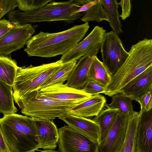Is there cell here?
<instances>
[{
    "label": "cell",
    "instance_id": "cell-1",
    "mask_svg": "<svg viewBox=\"0 0 152 152\" xmlns=\"http://www.w3.org/2000/svg\"><path fill=\"white\" fill-rule=\"evenodd\" d=\"M89 27L87 22L57 33L40 32L27 41L24 51L29 56L50 58L64 55L83 39Z\"/></svg>",
    "mask_w": 152,
    "mask_h": 152
},
{
    "label": "cell",
    "instance_id": "cell-2",
    "mask_svg": "<svg viewBox=\"0 0 152 152\" xmlns=\"http://www.w3.org/2000/svg\"><path fill=\"white\" fill-rule=\"evenodd\" d=\"M125 61L112 76L103 94L109 96L121 93L130 81L152 66V39L145 38L133 45Z\"/></svg>",
    "mask_w": 152,
    "mask_h": 152
},
{
    "label": "cell",
    "instance_id": "cell-3",
    "mask_svg": "<svg viewBox=\"0 0 152 152\" xmlns=\"http://www.w3.org/2000/svg\"><path fill=\"white\" fill-rule=\"evenodd\" d=\"M9 152L37 151L38 140L35 120L27 115L12 113L0 118Z\"/></svg>",
    "mask_w": 152,
    "mask_h": 152
},
{
    "label": "cell",
    "instance_id": "cell-4",
    "mask_svg": "<svg viewBox=\"0 0 152 152\" xmlns=\"http://www.w3.org/2000/svg\"><path fill=\"white\" fill-rule=\"evenodd\" d=\"M93 0H69L52 2L38 9L26 12L20 10L9 12V20L18 25L41 22L64 20L72 22L80 18L86 12L72 15L84 4Z\"/></svg>",
    "mask_w": 152,
    "mask_h": 152
},
{
    "label": "cell",
    "instance_id": "cell-5",
    "mask_svg": "<svg viewBox=\"0 0 152 152\" xmlns=\"http://www.w3.org/2000/svg\"><path fill=\"white\" fill-rule=\"evenodd\" d=\"M14 100L22 114L41 120L53 121L68 114L71 108L76 104L54 100L42 95L39 90L27 93Z\"/></svg>",
    "mask_w": 152,
    "mask_h": 152
},
{
    "label": "cell",
    "instance_id": "cell-6",
    "mask_svg": "<svg viewBox=\"0 0 152 152\" xmlns=\"http://www.w3.org/2000/svg\"><path fill=\"white\" fill-rule=\"evenodd\" d=\"M63 63L60 59L56 62L37 66L18 67L12 86L14 100L25 94L39 90L46 80Z\"/></svg>",
    "mask_w": 152,
    "mask_h": 152
},
{
    "label": "cell",
    "instance_id": "cell-7",
    "mask_svg": "<svg viewBox=\"0 0 152 152\" xmlns=\"http://www.w3.org/2000/svg\"><path fill=\"white\" fill-rule=\"evenodd\" d=\"M100 49L102 62L112 76L126 59L129 52L123 47L118 34L113 30L105 33Z\"/></svg>",
    "mask_w": 152,
    "mask_h": 152
},
{
    "label": "cell",
    "instance_id": "cell-8",
    "mask_svg": "<svg viewBox=\"0 0 152 152\" xmlns=\"http://www.w3.org/2000/svg\"><path fill=\"white\" fill-rule=\"evenodd\" d=\"M58 151L98 152L99 143L95 142L68 125L58 129Z\"/></svg>",
    "mask_w": 152,
    "mask_h": 152
},
{
    "label": "cell",
    "instance_id": "cell-9",
    "mask_svg": "<svg viewBox=\"0 0 152 152\" xmlns=\"http://www.w3.org/2000/svg\"><path fill=\"white\" fill-rule=\"evenodd\" d=\"M35 33L31 24L17 25L0 38V56H7L23 48Z\"/></svg>",
    "mask_w": 152,
    "mask_h": 152
},
{
    "label": "cell",
    "instance_id": "cell-10",
    "mask_svg": "<svg viewBox=\"0 0 152 152\" xmlns=\"http://www.w3.org/2000/svg\"><path fill=\"white\" fill-rule=\"evenodd\" d=\"M129 115L118 112L107 135L99 142L98 152H120L124 140Z\"/></svg>",
    "mask_w": 152,
    "mask_h": 152
},
{
    "label": "cell",
    "instance_id": "cell-11",
    "mask_svg": "<svg viewBox=\"0 0 152 152\" xmlns=\"http://www.w3.org/2000/svg\"><path fill=\"white\" fill-rule=\"evenodd\" d=\"M39 91L42 95L54 100L76 104L92 96L82 89L73 88L61 83L49 85L40 88Z\"/></svg>",
    "mask_w": 152,
    "mask_h": 152
},
{
    "label": "cell",
    "instance_id": "cell-12",
    "mask_svg": "<svg viewBox=\"0 0 152 152\" xmlns=\"http://www.w3.org/2000/svg\"><path fill=\"white\" fill-rule=\"evenodd\" d=\"M106 33L103 27L96 26L84 39L77 44L66 53L62 55L60 59L62 63L79 59L96 45L101 44Z\"/></svg>",
    "mask_w": 152,
    "mask_h": 152
},
{
    "label": "cell",
    "instance_id": "cell-13",
    "mask_svg": "<svg viewBox=\"0 0 152 152\" xmlns=\"http://www.w3.org/2000/svg\"><path fill=\"white\" fill-rule=\"evenodd\" d=\"M101 44H98L87 53L82 57L76 63L66 85L70 87L82 88L88 80V73L91 64L97 56Z\"/></svg>",
    "mask_w": 152,
    "mask_h": 152
},
{
    "label": "cell",
    "instance_id": "cell-14",
    "mask_svg": "<svg viewBox=\"0 0 152 152\" xmlns=\"http://www.w3.org/2000/svg\"><path fill=\"white\" fill-rule=\"evenodd\" d=\"M38 140L37 151L54 150L58 139V129L53 120H35Z\"/></svg>",
    "mask_w": 152,
    "mask_h": 152
},
{
    "label": "cell",
    "instance_id": "cell-15",
    "mask_svg": "<svg viewBox=\"0 0 152 152\" xmlns=\"http://www.w3.org/2000/svg\"><path fill=\"white\" fill-rule=\"evenodd\" d=\"M152 91V66L134 77L122 89L121 93L132 100L138 102L140 98Z\"/></svg>",
    "mask_w": 152,
    "mask_h": 152
},
{
    "label": "cell",
    "instance_id": "cell-16",
    "mask_svg": "<svg viewBox=\"0 0 152 152\" xmlns=\"http://www.w3.org/2000/svg\"><path fill=\"white\" fill-rule=\"evenodd\" d=\"M71 127L93 141L99 142V129L98 124L93 119L67 114L58 118Z\"/></svg>",
    "mask_w": 152,
    "mask_h": 152
},
{
    "label": "cell",
    "instance_id": "cell-17",
    "mask_svg": "<svg viewBox=\"0 0 152 152\" xmlns=\"http://www.w3.org/2000/svg\"><path fill=\"white\" fill-rule=\"evenodd\" d=\"M135 152H152V109L141 113Z\"/></svg>",
    "mask_w": 152,
    "mask_h": 152
},
{
    "label": "cell",
    "instance_id": "cell-18",
    "mask_svg": "<svg viewBox=\"0 0 152 152\" xmlns=\"http://www.w3.org/2000/svg\"><path fill=\"white\" fill-rule=\"evenodd\" d=\"M105 97L98 94L74 105L68 114L88 118L97 115L106 103Z\"/></svg>",
    "mask_w": 152,
    "mask_h": 152
},
{
    "label": "cell",
    "instance_id": "cell-19",
    "mask_svg": "<svg viewBox=\"0 0 152 152\" xmlns=\"http://www.w3.org/2000/svg\"><path fill=\"white\" fill-rule=\"evenodd\" d=\"M141 112L134 111L129 115L124 140L120 152H135L138 124Z\"/></svg>",
    "mask_w": 152,
    "mask_h": 152
},
{
    "label": "cell",
    "instance_id": "cell-20",
    "mask_svg": "<svg viewBox=\"0 0 152 152\" xmlns=\"http://www.w3.org/2000/svg\"><path fill=\"white\" fill-rule=\"evenodd\" d=\"M88 78L105 88L110 83L112 76L103 63L96 56L90 67Z\"/></svg>",
    "mask_w": 152,
    "mask_h": 152
},
{
    "label": "cell",
    "instance_id": "cell-21",
    "mask_svg": "<svg viewBox=\"0 0 152 152\" xmlns=\"http://www.w3.org/2000/svg\"><path fill=\"white\" fill-rule=\"evenodd\" d=\"M117 109L106 108L102 109L93 119L98 125L99 142L106 137L113 124L118 113Z\"/></svg>",
    "mask_w": 152,
    "mask_h": 152
},
{
    "label": "cell",
    "instance_id": "cell-22",
    "mask_svg": "<svg viewBox=\"0 0 152 152\" xmlns=\"http://www.w3.org/2000/svg\"><path fill=\"white\" fill-rule=\"evenodd\" d=\"M12 89L11 86L0 80V113L4 115L18 111L14 105Z\"/></svg>",
    "mask_w": 152,
    "mask_h": 152
},
{
    "label": "cell",
    "instance_id": "cell-23",
    "mask_svg": "<svg viewBox=\"0 0 152 152\" xmlns=\"http://www.w3.org/2000/svg\"><path fill=\"white\" fill-rule=\"evenodd\" d=\"M18 67L16 61L10 57L0 56V80L12 87Z\"/></svg>",
    "mask_w": 152,
    "mask_h": 152
},
{
    "label": "cell",
    "instance_id": "cell-24",
    "mask_svg": "<svg viewBox=\"0 0 152 152\" xmlns=\"http://www.w3.org/2000/svg\"><path fill=\"white\" fill-rule=\"evenodd\" d=\"M77 62V60H74L63 63L57 70L46 80L40 88L55 83H64L69 77Z\"/></svg>",
    "mask_w": 152,
    "mask_h": 152
},
{
    "label": "cell",
    "instance_id": "cell-25",
    "mask_svg": "<svg viewBox=\"0 0 152 152\" xmlns=\"http://www.w3.org/2000/svg\"><path fill=\"white\" fill-rule=\"evenodd\" d=\"M106 12L110 25L117 34L123 32L122 26L119 19L118 11V3L117 0H100Z\"/></svg>",
    "mask_w": 152,
    "mask_h": 152
},
{
    "label": "cell",
    "instance_id": "cell-26",
    "mask_svg": "<svg viewBox=\"0 0 152 152\" xmlns=\"http://www.w3.org/2000/svg\"><path fill=\"white\" fill-rule=\"evenodd\" d=\"M111 102L106 103L105 106L107 108L117 109L118 112L126 115L132 114L134 111L132 100L120 93L112 96Z\"/></svg>",
    "mask_w": 152,
    "mask_h": 152
},
{
    "label": "cell",
    "instance_id": "cell-27",
    "mask_svg": "<svg viewBox=\"0 0 152 152\" xmlns=\"http://www.w3.org/2000/svg\"><path fill=\"white\" fill-rule=\"evenodd\" d=\"M80 19L84 23L94 21L99 23L104 20L108 21L107 14L100 0L86 12Z\"/></svg>",
    "mask_w": 152,
    "mask_h": 152
},
{
    "label": "cell",
    "instance_id": "cell-28",
    "mask_svg": "<svg viewBox=\"0 0 152 152\" xmlns=\"http://www.w3.org/2000/svg\"><path fill=\"white\" fill-rule=\"evenodd\" d=\"M52 1V0H16L17 7L20 10L23 12L38 9Z\"/></svg>",
    "mask_w": 152,
    "mask_h": 152
},
{
    "label": "cell",
    "instance_id": "cell-29",
    "mask_svg": "<svg viewBox=\"0 0 152 152\" xmlns=\"http://www.w3.org/2000/svg\"><path fill=\"white\" fill-rule=\"evenodd\" d=\"M82 89L85 92L93 96L103 94L105 88L95 81L88 80Z\"/></svg>",
    "mask_w": 152,
    "mask_h": 152
},
{
    "label": "cell",
    "instance_id": "cell-30",
    "mask_svg": "<svg viewBox=\"0 0 152 152\" xmlns=\"http://www.w3.org/2000/svg\"><path fill=\"white\" fill-rule=\"evenodd\" d=\"M152 91L147 92L138 100L137 102L140 105L141 113L147 112L152 109Z\"/></svg>",
    "mask_w": 152,
    "mask_h": 152
},
{
    "label": "cell",
    "instance_id": "cell-31",
    "mask_svg": "<svg viewBox=\"0 0 152 152\" xmlns=\"http://www.w3.org/2000/svg\"><path fill=\"white\" fill-rule=\"evenodd\" d=\"M17 7L16 0H0V19Z\"/></svg>",
    "mask_w": 152,
    "mask_h": 152
},
{
    "label": "cell",
    "instance_id": "cell-32",
    "mask_svg": "<svg viewBox=\"0 0 152 152\" xmlns=\"http://www.w3.org/2000/svg\"><path fill=\"white\" fill-rule=\"evenodd\" d=\"M121 8V13L119 15L122 20H124L131 14L132 6L131 0H121L118 3Z\"/></svg>",
    "mask_w": 152,
    "mask_h": 152
},
{
    "label": "cell",
    "instance_id": "cell-33",
    "mask_svg": "<svg viewBox=\"0 0 152 152\" xmlns=\"http://www.w3.org/2000/svg\"><path fill=\"white\" fill-rule=\"evenodd\" d=\"M18 25L9 20L0 19V38Z\"/></svg>",
    "mask_w": 152,
    "mask_h": 152
},
{
    "label": "cell",
    "instance_id": "cell-34",
    "mask_svg": "<svg viewBox=\"0 0 152 152\" xmlns=\"http://www.w3.org/2000/svg\"><path fill=\"white\" fill-rule=\"evenodd\" d=\"M100 0H93L92 1L86 3L82 6L77 10L73 12L72 15L81 12H86L92 6L98 2Z\"/></svg>",
    "mask_w": 152,
    "mask_h": 152
},
{
    "label": "cell",
    "instance_id": "cell-35",
    "mask_svg": "<svg viewBox=\"0 0 152 152\" xmlns=\"http://www.w3.org/2000/svg\"><path fill=\"white\" fill-rule=\"evenodd\" d=\"M0 149L1 152H9V150L5 142L0 123Z\"/></svg>",
    "mask_w": 152,
    "mask_h": 152
},
{
    "label": "cell",
    "instance_id": "cell-36",
    "mask_svg": "<svg viewBox=\"0 0 152 152\" xmlns=\"http://www.w3.org/2000/svg\"><path fill=\"white\" fill-rule=\"evenodd\" d=\"M0 152H1L0 149Z\"/></svg>",
    "mask_w": 152,
    "mask_h": 152
}]
</instances>
